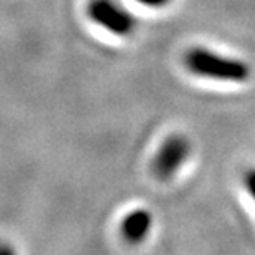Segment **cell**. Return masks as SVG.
I'll use <instances>...</instances> for the list:
<instances>
[{
  "label": "cell",
  "instance_id": "obj_1",
  "mask_svg": "<svg viewBox=\"0 0 255 255\" xmlns=\"http://www.w3.org/2000/svg\"><path fill=\"white\" fill-rule=\"evenodd\" d=\"M184 62L191 73L202 76V78L234 81V83H242L251 78V66L246 62L224 57L207 48H191L186 53Z\"/></svg>",
  "mask_w": 255,
  "mask_h": 255
},
{
  "label": "cell",
  "instance_id": "obj_2",
  "mask_svg": "<svg viewBox=\"0 0 255 255\" xmlns=\"http://www.w3.org/2000/svg\"><path fill=\"white\" fill-rule=\"evenodd\" d=\"M88 17L96 25L118 37H129L136 30V18L115 0H90Z\"/></svg>",
  "mask_w": 255,
  "mask_h": 255
},
{
  "label": "cell",
  "instance_id": "obj_3",
  "mask_svg": "<svg viewBox=\"0 0 255 255\" xmlns=\"http://www.w3.org/2000/svg\"><path fill=\"white\" fill-rule=\"evenodd\" d=\"M191 154V141L182 134H172L162 142L152 161V172L157 179L169 181L176 176Z\"/></svg>",
  "mask_w": 255,
  "mask_h": 255
},
{
  "label": "cell",
  "instance_id": "obj_4",
  "mask_svg": "<svg viewBox=\"0 0 255 255\" xmlns=\"http://www.w3.org/2000/svg\"><path fill=\"white\" fill-rule=\"evenodd\" d=\"M152 226V216L146 209H136L125 217L121 224V234L129 244H139L149 234Z\"/></svg>",
  "mask_w": 255,
  "mask_h": 255
},
{
  "label": "cell",
  "instance_id": "obj_5",
  "mask_svg": "<svg viewBox=\"0 0 255 255\" xmlns=\"http://www.w3.org/2000/svg\"><path fill=\"white\" fill-rule=\"evenodd\" d=\"M244 184H246L247 192L251 194V197L255 201V167L246 171V174H244Z\"/></svg>",
  "mask_w": 255,
  "mask_h": 255
},
{
  "label": "cell",
  "instance_id": "obj_6",
  "mask_svg": "<svg viewBox=\"0 0 255 255\" xmlns=\"http://www.w3.org/2000/svg\"><path fill=\"white\" fill-rule=\"evenodd\" d=\"M141 5H146V7H152V8H157V7H164V5L169 3V0H137Z\"/></svg>",
  "mask_w": 255,
  "mask_h": 255
}]
</instances>
